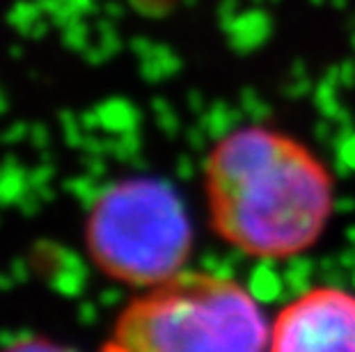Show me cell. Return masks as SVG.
Wrapping results in <instances>:
<instances>
[{
	"mask_svg": "<svg viewBox=\"0 0 355 352\" xmlns=\"http://www.w3.org/2000/svg\"><path fill=\"white\" fill-rule=\"evenodd\" d=\"M195 229L172 183L131 176L96 194L87 217V250L101 270L133 288L156 286L186 270Z\"/></svg>",
	"mask_w": 355,
	"mask_h": 352,
	"instance_id": "cell-3",
	"label": "cell"
},
{
	"mask_svg": "<svg viewBox=\"0 0 355 352\" xmlns=\"http://www.w3.org/2000/svg\"><path fill=\"white\" fill-rule=\"evenodd\" d=\"M209 224L225 245L259 261L314 250L337 208V178L303 140L266 124L225 133L204 158Z\"/></svg>",
	"mask_w": 355,
	"mask_h": 352,
	"instance_id": "cell-1",
	"label": "cell"
},
{
	"mask_svg": "<svg viewBox=\"0 0 355 352\" xmlns=\"http://www.w3.org/2000/svg\"><path fill=\"white\" fill-rule=\"evenodd\" d=\"M273 352H355V293L321 284L305 288L270 320Z\"/></svg>",
	"mask_w": 355,
	"mask_h": 352,
	"instance_id": "cell-4",
	"label": "cell"
},
{
	"mask_svg": "<svg viewBox=\"0 0 355 352\" xmlns=\"http://www.w3.org/2000/svg\"><path fill=\"white\" fill-rule=\"evenodd\" d=\"M108 348L128 352H261L270 350V320L236 277L181 270L119 313Z\"/></svg>",
	"mask_w": 355,
	"mask_h": 352,
	"instance_id": "cell-2",
	"label": "cell"
}]
</instances>
